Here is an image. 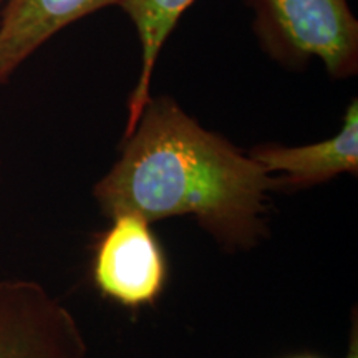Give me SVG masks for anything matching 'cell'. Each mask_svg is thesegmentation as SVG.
<instances>
[{"label": "cell", "instance_id": "ba28073f", "mask_svg": "<svg viewBox=\"0 0 358 358\" xmlns=\"http://www.w3.org/2000/svg\"><path fill=\"white\" fill-rule=\"evenodd\" d=\"M287 358H320V357L312 355V353H301V355H292V357H287Z\"/></svg>", "mask_w": 358, "mask_h": 358}, {"label": "cell", "instance_id": "5b68a950", "mask_svg": "<svg viewBox=\"0 0 358 358\" xmlns=\"http://www.w3.org/2000/svg\"><path fill=\"white\" fill-rule=\"evenodd\" d=\"M275 179L277 191L324 185L342 174H358V100L348 103L342 128L327 140L302 146L259 145L249 151Z\"/></svg>", "mask_w": 358, "mask_h": 358}, {"label": "cell", "instance_id": "3957f363", "mask_svg": "<svg viewBox=\"0 0 358 358\" xmlns=\"http://www.w3.org/2000/svg\"><path fill=\"white\" fill-rule=\"evenodd\" d=\"M110 219L93 248V287L128 310L155 306L169 282V262L159 237L138 214L122 213Z\"/></svg>", "mask_w": 358, "mask_h": 358}, {"label": "cell", "instance_id": "8992f818", "mask_svg": "<svg viewBox=\"0 0 358 358\" xmlns=\"http://www.w3.org/2000/svg\"><path fill=\"white\" fill-rule=\"evenodd\" d=\"M120 0H7L0 19V85L53 35Z\"/></svg>", "mask_w": 358, "mask_h": 358}, {"label": "cell", "instance_id": "7a4b0ae2", "mask_svg": "<svg viewBox=\"0 0 358 358\" xmlns=\"http://www.w3.org/2000/svg\"><path fill=\"white\" fill-rule=\"evenodd\" d=\"M252 32L268 58L289 70L319 60L335 80L358 71V20L348 0H244Z\"/></svg>", "mask_w": 358, "mask_h": 358}, {"label": "cell", "instance_id": "277c9868", "mask_svg": "<svg viewBox=\"0 0 358 358\" xmlns=\"http://www.w3.org/2000/svg\"><path fill=\"white\" fill-rule=\"evenodd\" d=\"M77 317L42 284L0 280V358H87Z\"/></svg>", "mask_w": 358, "mask_h": 358}, {"label": "cell", "instance_id": "52a82bcc", "mask_svg": "<svg viewBox=\"0 0 358 358\" xmlns=\"http://www.w3.org/2000/svg\"><path fill=\"white\" fill-rule=\"evenodd\" d=\"M194 2L196 0H120L118 7L136 30L141 50L140 75L127 103L128 115L123 134L131 131L151 98V82L159 53L178 22Z\"/></svg>", "mask_w": 358, "mask_h": 358}, {"label": "cell", "instance_id": "6da1fadb", "mask_svg": "<svg viewBox=\"0 0 358 358\" xmlns=\"http://www.w3.org/2000/svg\"><path fill=\"white\" fill-rule=\"evenodd\" d=\"M272 191L274 176L249 153L204 128L173 96L151 95L93 198L106 217H192L217 245L237 252L267 234Z\"/></svg>", "mask_w": 358, "mask_h": 358}, {"label": "cell", "instance_id": "30bf717a", "mask_svg": "<svg viewBox=\"0 0 358 358\" xmlns=\"http://www.w3.org/2000/svg\"><path fill=\"white\" fill-rule=\"evenodd\" d=\"M3 2V0H0V3H2Z\"/></svg>", "mask_w": 358, "mask_h": 358}, {"label": "cell", "instance_id": "9c48e42d", "mask_svg": "<svg viewBox=\"0 0 358 358\" xmlns=\"http://www.w3.org/2000/svg\"><path fill=\"white\" fill-rule=\"evenodd\" d=\"M2 158H0V182H2Z\"/></svg>", "mask_w": 358, "mask_h": 358}]
</instances>
